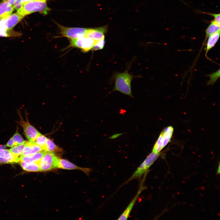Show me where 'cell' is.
Segmentation results:
<instances>
[{
	"mask_svg": "<svg viewBox=\"0 0 220 220\" xmlns=\"http://www.w3.org/2000/svg\"><path fill=\"white\" fill-rule=\"evenodd\" d=\"M11 138L14 142L15 146L22 144L26 142L19 134L18 130H17L16 133Z\"/></svg>",
	"mask_w": 220,
	"mask_h": 220,
	"instance_id": "cell-26",
	"label": "cell"
},
{
	"mask_svg": "<svg viewBox=\"0 0 220 220\" xmlns=\"http://www.w3.org/2000/svg\"><path fill=\"white\" fill-rule=\"evenodd\" d=\"M24 17L17 12L12 14L5 19L6 26L8 29L12 30Z\"/></svg>",
	"mask_w": 220,
	"mask_h": 220,
	"instance_id": "cell-12",
	"label": "cell"
},
{
	"mask_svg": "<svg viewBox=\"0 0 220 220\" xmlns=\"http://www.w3.org/2000/svg\"><path fill=\"white\" fill-rule=\"evenodd\" d=\"M6 19H0V37H18L21 36L22 34L20 32L7 28L5 23Z\"/></svg>",
	"mask_w": 220,
	"mask_h": 220,
	"instance_id": "cell-11",
	"label": "cell"
},
{
	"mask_svg": "<svg viewBox=\"0 0 220 220\" xmlns=\"http://www.w3.org/2000/svg\"><path fill=\"white\" fill-rule=\"evenodd\" d=\"M47 139L46 137L40 134L32 142L41 147L43 150Z\"/></svg>",
	"mask_w": 220,
	"mask_h": 220,
	"instance_id": "cell-24",
	"label": "cell"
},
{
	"mask_svg": "<svg viewBox=\"0 0 220 220\" xmlns=\"http://www.w3.org/2000/svg\"><path fill=\"white\" fill-rule=\"evenodd\" d=\"M220 24L214 20L211 22L205 31V40L209 36L220 30Z\"/></svg>",
	"mask_w": 220,
	"mask_h": 220,
	"instance_id": "cell-21",
	"label": "cell"
},
{
	"mask_svg": "<svg viewBox=\"0 0 220 220\" xmlns=\"http://www.w3.org/2000/svg\"><path fill=\"white\" fill-rule=\"evenodd\" d=\"M42 150L41 147L33 142L27 141L23 152L21 155L29 156Z\"/></svg>",
	"mask_w": 220,
	"mask_h": 220,
	"instance_id": "cell-14",
	"label": "cell"
},
{
	"mask_svg": "<svg viewBox=\"0 0 220 220\" xmlns=\"http://www.w3.org/2000/svg\"><path fill=\"white\" fill-rule=\"evenodd\" d=\"M14 146V142L12 138H11L7 143L6 146L9 147H12Z\"/></svg>",
	"mask_w": 220,
	"mask_h": 220,
	"instance_id": "cell-31",
	"label": "cell"
},
{
	"mask_svg": "<svg viewBox=\"0 0 220 220\" xmlns=\"http://www.w3.org/2000/svg\"><path fill=\"white\" fill-rule=\"evenodd\" d=\"M57 168L69 170H79L87 175L90 172V169L89 168L79 167L66 160L60 158L59 160Z\"/></svg>",
	"mask_w": 220,
	"mask_h": 220,
	"instance_id": "cell-9",
	"label": "cell"
},
{
	"mask_svg": "<svg viewBox=\"0 0 220 220\" xmlns=\"http://www.w3.org/2000/svg\"><path fill=\"white\" fill-rule=\"evenodd\" d=\"M19 115L20 118L19 123L23 129L25 136L29 141L33 142L41 133L30 123L28 119L26 121H24L19 112Z\"/></svg>",
	"mask_w": 220,
	"mask_h": 220,
	"instance_id": "cell-7",
	"label": "cell"
},
{
	"mask_svg": "<svg viewBox=\"0 0 220 220\" xmlns=\"http://www.w3.org/2000/svg\"><path fill=\"white\" fill-rule=\"evenodd\" d=\"M208 14L214 17V20L217 23L220 24V14H215L211 13H207Z\"/></svg>",
	"mask_w": 220,
	"mask_h": 220,
	"instance_id": "cell-30",
	"label": "cell"
},
{
	"mask_svg": "<svg viewBox=\"0 0 220 220\" xmlns=\"http://www.w3.org/2000/svg\"><path fill=\"white\" fill-rule=\"evenodd\" d=\"M207 76L210 78L209 80L207 82V85L214 84L219 78L220 69L213 73L208 75Z\"/></svg>",
	"mask_w": 220,
	"mask_h": 220,
	"instance_id": "cell-25",
	"label": "cell"
},
{
	"mask_svg": "<svg viewBox=\"0 0 220 220\" xmlns=\"http://www.w3.org/2000/svg\"><path fill=\"white\" fill-rule=\"evenodd\" d=\"M0 19H1V18H0Z\"/></svg>",
	"mask_w": 220,
	"mask_h": 220,
	"instance_id": "cell-34",
	"label": "cell"
},
{
	"mask_svg": "<svg viewBox=\"0 0 220 220\" xmlns=\"http://www.w3.org/2000/svg\"><path fill=\"white\" fill-rule=\"evenodd\" d=\"M27 141L22 144L15 145L12 147L9 150L12 154L19 156L21 155L25 147Z\"/></svg>",
	"mask_w": 220,
	"mask_h": 220,
	"instance_id": "cell-22",
	"label": "cell"
},
{
	"mask_svg": "<svg viewBox=\"0 0 220 220\" xmlns=\"http://www.w3.org/2000/svg\"><path fill=\"white\" fill-rule=\"evenodd\" d=\"M34 0H23L22 4H23L27 2H29L30 1H34ZM42 0L45 1H47V0Z\"/></svg>",
	"mask_w": 220,
	"mask_h": 220,
	"instance_id": "cell-33",
	"label": "cell"
},
{
	"mask_svg": "<svg viewBox=\"0 0 220 220\" xmlns=\"http://www.w3.org/2000/svg\"><path fill=\"white\" fill-rule=\"evenodd\" d=\"M7 1L9 4L12 6H13L16 0H3L2 1Z\"/></svg>",
	"mask_w": 220,
	"mask_h": 220,
	"instance_id": "cell-32",
	"label": "cell"
},
{
	"mask_svg": "<svg viewBox=\"0 0 220 220\" xmlns=\"http://www.w3.org/2000/svg\"><path fill=\"white\" fill-rule=\"evenodd\" d=\"M105 39L96 41L92 50H97L102 49L105 46Z\"/></svg>",
	"mask_w": 220,
	"mask_h": 220,
	"instance_id": "cell-27",
	"label": "cell"
},
{
	"mask_svg": "<svg viewBox=\"0 0 220 220\" xmlns=\"http://www.w3.org/2000/svg\"><path fill=\"white\" fill-rule=\"evenodd\" d=\"M50 10L48 6L46 1L35 0L23 4L17 12L24 17L36 12H39L44 15H46Z\"/></svg>",
	"mask_w": 220,
	"mask_h": 220,
	"instance_id": "cell-2",
	"label": "cell"
},
{
	"mask_svg": "<svg viewBox=\"0 0 220 220\" xmlns=\"http://www.w3.org/2000/svg\"><path fill=\"white\" fill-rule=\"evenodd\" d=\"M46 152V151L42 150L29 156L21 155L19 157V162L23 161L27 163L38 162L42 158Z\"/></svg>",
	"mask_w": 220,
	"mask_h": 220,
	"instance_id": "cell-15",
	"label": "cell"
},
{
	"mask_svg": "<svg viewBox=\"0 0 220 220\" xmlns=\"http://www.w3.org/2000/svg\"><path fill=\"white\" fill-rule=\"evenodd\" d=\"M96 42L91 38L85 36L71 39L70 45L86 52L92 49Z\"/></svg>",
	"mask_w": 220,
	"mask_h": 220,
	"instance_id": "cell-6",
	"label": "cell"
},
{
	"mask_svg": "<svg viewBox=\"0 0 220 220\" xmlns=\"http://www.w3.org/2000/svg\"><path fill=\"white\" fill-rule=\"evenodd\" d=\"M220 30L210 35L208 37L205 48V56L207 57V54L209 50L213 47L218 42L220 36Z\"/></svg>",
	"mask_w": 220,
	"mask_h": 220,
	"instance_id": "cell-16",
	"label": "cell"
},
{
	"mask_svg": "<svg viewBox=\"0 0 220 220\" xmlns=\"http://www.w3.org/2000/svg\"><path fill=\"white\" fill-rule=\"evenodd\" d=\"M106 26L97 28H89L86 37L91 38L97 41L105 39V34L107 31Z\"/></svg>",
	"mask_w": 220,
	"mask_h": 220,
	"instance_id": "cell-8",
	"label": "cell"
},
{
	"mask_svg": "<svg viewBox=\"0 0 220 220\" xmlns=\"http://www.w3.org/2000/svg\"><path fill=\"white\" fill-rule=\"evenodd\" d=\"M19 157L10 152L0 156V163H14L19 162Z\"/></svg>",
	"mask_w": 220,
	"mask_h": 220,
	"instance_id": "cell-18",
	"label": "cell"
},
{
	"mask_svg": "<svg viewBox=\"0 0 220 220\" xmlns=\"http://www.w3.org/2000/svg\"><path fill=\"white\" fill-rule=\"evenodd\" d=\"M134 76L127 71L123 72L116 73L113 75L115 85L113 91H118L133 97L131 83Z\"/></svg>",
	"mask_w": 220,
	"mask_h": 220,
	"instance_id": "cell-1",
	"label": "cell"
},
{
	"mask_svg": "<svg viewBox=\"0 0 220 220\" xmlns=\"http://www.w3.org/2000/svg\"><path fill=\"white\" fill-rule=\"evenodd\" d=\"M57 25L63 37L71 39L86 36L89 28L68 27L58 24Z\"/></svg>",
	"mask_w": 220,
	"mask_h": 220,
	"instance_id": "cell-5",
	"label": "cell"
},
{
	"mask_svg": "<svg viewBox=\"0 0 220 220\" xmlns=\"http://www.w3.org/2000/svg\"><path fill=\"white\" fill-rule=\"evenodd\" d=\"M6 147V145L0 146V156L10 152L9 150L5 149Z\"/></svg>",
	"mask_w": 220,
	"mask_h": 220,
	"instance_id": "cell-29",
	"label": "cell"
},
{
	"mask_svg": "<svg viewBox=\"0 0 220 220\" xmlns=\"http://www.w3.org/2000/svg\"><path fill=\"white\" fill-rule=\"evenodd\" d=\"M144 189L145 187L143 185L142 183H141L137 193L126 209L119 217L118 220H126L128 218L137 199Z\"/></svg>",
	"mask_w": 220,
	"mask_h": 220,
	"instance_id": "cell-10",
	"label": "cell"
},
{
	"mask_svg": "<svg viewBox=\"0 0 220 220\" xmlns=\"http://www.w3.org/2000/svg\"><path fill=\"white\" fill-rule=\"evenodd\" d=\"M43 151L48 152H61L62 149L56 145L50 139L47 138Z\"/></svg>",
	"mask_w": 220,
	"mask_h": 220,
	"instance_id": "cell-20",
	"label": "cell"
},
{
	"mask_svg": "<svg viewBox=\"0 0 220 220\" xmlns=\"http://www.w3.org/2000/svg\"><path fill=\"white\" fill-rule=\"evenodd\" d=\"M19 162L22 168L26 171L30 172L41 171L39 161L31 163L20 161Z\"/></svg>",
	"mask_w": 220,
	"mask_h": 220,
	"instance_id": "cell-17",
	"label": "cell"
},
{
	"mask_svg": "<svg viewBox=\"0 0 220 220\" xmlns=\"http://www.w3.org/2000/svg\"><path fill=\"white\" fill-rule=\"evenodd\" d=\"M160 154V153H156L152 151L133 173L127 181V182L141 177L148 171L151 166L158 158Z\"/></svg>",
	"mask_w": 220,
	"mask_h": 220,
	"instance_id": "cell-3",
	"label": "cell"
},
{
	"mask_svg": "<svg viewBox=\"0 0 220 220\" xmlns=\"http://www.w3.org/2000/svg\"><path fill=\"white\" fill-rule=\"evenodd\" d=\"M60 158L54 152H46L39 161L41 171H47L57 168Z\"/></svg>",
	"mask_w": 220,
	"mask_h": 220,
	"instance_id": "cell-4",
	"label": "cell"
},
{
	"mask_svg": "<svg viewBox=\"0 0 220 220\" xmlns=\"http://www.w3.org/2000/svg\"><path fill=\"white\" fill-rule=\"evenodd\" d=\"M163 136L162 132L153 146L152 152L156 153H160L163 148Z\"/></svg>",
	"mask_w": 220,
	"mask_h": 220,
	"instance_id": "cell-23",
	"label": "cell"
},
{
	"mask_svg": "<svg viewBox=\"0 0 220 220\" xmlns=\"http://www.w3.org/2000/svg\"><path fill=\"white\" fill-rule=\"evenodd\" d=\"M22 1L23 0H16L13 6L15 10L17 11L23 5Z\"/></svg>",
	"mask_w": 220,
	"mask_h": 220,
	"instance_id": "cell-28",
	"label": "cell"
},
{
	"mask_svg": "<svg viewBox=\"0 0 220 220\" xmlns=\"http://www.w3.org/2000/svg\"><path fill=\"white\" fill-rule=\"evenodd\" d=\"M13 6L10 5L7 1H2L0 4V18L6 19L14 11Z\"/></svg>",
	"mask_w": 220,
	"mask_h": 220,
	"instance_id": "cell-13",
	"label": "cell"
},
{
	"mask_svg": "<svg viewBox=\"0 0 220 220\" xmlns=\"http://www.w3.org/2000/svg\"><path fill=\"white\" fill-rule=\"evenodd\" d=\"M173 131V128L171 126L166 127L162 131V133L163 136V148L168 144L170 140Z\"/></svg>",
	"mask_w": 220,
	"mask_h": 220,
	"instance_id": "cell-19",
	"label": "cell"
}]
</instances>
